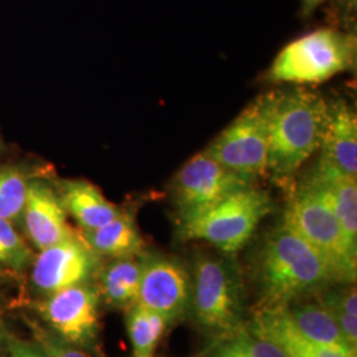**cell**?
Wrapping results in <instances>:
<instances>
[{
  "label": "cell",
  "mask_w": 357,
  "mask_h": 357,
  "mask_svg": "<svg viewBox=\"0 0 357 357\" xmlns=\"http://www.w3.org/2000/svg\"><path fill=\"white\" fill-rule=\"evenodd\" d=\"M255 275L259 307L268 308H284L333 284L320 255L282 222L261 245Z\"/></svg>",
  "instance_id": "obj_1"
},
{
  "label": "cell",
  "mask_w": 357,
  "mask_h": 357,
  "mask_svg": "<svg viewBox=\"0 0 357 357\" xmlns=\"http://www.w3.org/2000/svg\"><path fill=\"white\" fill-rule=\"evenodd\" d=\"M328 119V103L311 90L275 91L268 131V172L289 181L318 153Z\"/></svg>",
  "instance_id": "obj_2"
},
{
  "label": "cell",
  "mask_w": 357,
  "mask_h": 357,
  "mask_svg": "<svg viewBox=\"0 0 357 357\" xmlns=\"http://www.w3.org/2000/svg\"><path fill=\"white\" fill-rule=\"evenodd\" d=\"M191 282L188 315L213 340L248 324L243 277L231 255H199Z\"/></svg>",
  "instance_id": "obj_3"
},
{
  "label": "cell",
  "mask_w": 357,
  "mask_h": 357,
  "mask_svg": "<svg viewBox=\"0 0 357 357\" xmlns=\"http://www.w3.org/2000/svg\"><path fill=\"white\" fill-rule=\"evenodd\" d=\"M282 224L301 236L323 259L333 284H354L357 252L345 238L340 222L321 192L303 181L293 192Z\"/></svg>",
  "instance_id": "obj_4"
},
{
  "label": "cell",
  "mask_w": 357,
  "mask_h": 357,
  "mask_svg": "<svg viewBox=\"0 0 357 357\" xmlns=\"http://www.w3.org/2000/svg\"><path fill=\"white\" fill-rule=\"evenodd\" d=\"M273 211L268 193L255 185L234 192L203 212L178 222L181 241L202 240L227 255L240 252Z\"/></svg>",
  "instance_id": "obj_5"
},
{
  "label": "cell",
  "mask_w": 357,
  "mask_h": 357,
  "mask_svg": "<svg viewBox=\"0 0 357 357\" xmlns=\"http://www.w3.org/2000/svg\"><path fill=\"white\" fill-rule=\"evenodd\" d=\"M355 56L352 35L323 28L287 44L275 57L268 77L274 82L320 84L349 69Z\"/></svg>",
  "instance_id": "obj_6"
},
{
  "label": "cell",
  "mask_w": 357,
  "mask_h": 357,
  "mask_svg": "<svg viewBox=\"0 0 357 357\" xmlns=\"http://www.w3.org/2000/svg\"><path fill=\"white\" fill-rule=\"evenodd\" d=\"M275 91L249 103L205 151L231 171L257 178L268 174V131Z\"/></svg>",
  "instance_id": "obj_7"
},
{
  "label": "cell",
  "mask_w": 357,
  "mask_h": 357,
  "mask_svg": "<svg viewBox=\"0 0 357 357\" xmlns=\"http://www.w3.org/2000/svg\"><path fill=\"white\" fill-rule=\"evenodd\" d=\"M255 183V178L222 166L205 150L196 153L178 169L172 181V199L178 208V220L200 213Z\"/></svg>",
  "instance_id": "obj_8"
},
{
  "label": "cell",
  "mask_w": 357,
  "mask_h": 357,
  "mask_svg": "<svg viewBox=\"0 0 357 357\" xmlns=\"http://www.w3.org/2000/svg\"><path fill=\"white\" fill-rule=\"evenodd\" d=\"M100 301L97 287L81 283L44 298L38 305L50 330L85 352H97L100 340Z\"/></svg>",
  "instance_id": "obj_9"
},
{
  "label": "cell",
  "mask_w": 357,
  "mask_h": 357,
  "mask_svg": "<svg viewBox=\"0 0 357 357\" xmlns=\"http://www.w3.org/2000/svg\"><path fill=\"white\" fill-rule=\"evenodd\" d=\"M138 303L175 324L188 315L191 301V275L172 257L143 252Z\"/></svg>",
  "instance_id": "obj_10"
},
{
  "label": "cell",
  "mask_w": 357,
  "mask_h": 357,
  "mask_svg": "<svg viewBox=\"0 0 357 357\" xmlns=\"http://www.w3.org/2000/svg\"><path fill=\"white\" fill-rule=\"evenodd\" d=\"M31 265L33 287L48 296L91 281L100 270V257L90 250L77 233L70 240L40 250Z\"/></svg>",
  "instance_id": "obj_11"
},
{
  "label": "cell",
  "mask_w": 357,
  "mask_h": 357,
  "mask_svg": "<svg viewBox=\"0 0 357 357\" xmlns=\"http://www.w3.org/2000/svg\"><path fill=\"white\" fill-rule=\"evenodd\" d=\"M28 241L38 252L76 237L66 221L63 203L51 184L40 178L29 181L26 203L19 222Z\"/></svg>",
  "instance_id": "obj_12"
},
{
  "label": "cell",
  "mask_w": 357,
  "mask_h": 357,
  "mask_svg": "<svg viewBox=\"0 0 357 357\" xmlns=\"http://www.w3.org/2000/svg\"><path fill=\"white\" fill-rule=\"evenodd\" d=\"M319 151V162L312 174L357 178L356 112L343 100L328 103V119Z\"/></svg>",
  "instance_id": "obj_13"
},
{
  "label": "cell",
  "mask_w": 357,
  "mask_h": 357,
  "mask_svg": "<svg viewBox=\"0 0 357 357\" xmlns=\"http://www.w3.org/2000/svg\"><path fill=\"white\" fill-rule=\"evenodd\" d=\"M248 328L278 345L287 357H345L310 340L293 326L283 308L258 307Z\"/></svg>",
  "instance_id": "obj_14"
},
{
  "label": "cell",
  "mask_w": 357,
  "mask_h": 357,
  "mask_svg": "<svg viewBox=\"0 0 357 357\" xmlns=\"http://www.w3.org/2000/svg\"><path fill=\"white\" fill-rule=\"evenodd\" d=\"M57 193L66 215L76 220L81 230L101 228L123 211L109 202L97 185L86 180H63Z\"/></svg>",
  "instance_id": "obj_15"
},
{
  "label": "cell",
  "mask_w": 357,
  "mask_h": 357,
  "mask_svg": "<svg viewBox=\"0 0 357 357\" xmlns=\"http://www.w3.org/2000/svg\"><path fill=\"white\" fill-rule=\"evenodd\" d=\"M79 238L94 255L107 258L139 257L144 252V241L134 216L122 211L114 220L101 228L81 230Z\"/></svg>",
  "instance_id": "obj_16"
},
{
  "label": "cell",
  "mask_w": 357,
  "mask_h": 357,
  "mask_svg": "<svg viewBox=\"0 0 357 357\" xmlns=\"http://www.w3.org/2000/svg\"><path fill=\"white\" fill-rule=\"evenodd\" d=\"M283 310L294 327L310 340L345 357H357L356 348L348 343L336 320L318 302L299 301Z\"/></svg>",
  "instance_id": "obj_17"
},
{
  "label": "cell",
  "mask_w": 357,
  "mask_h": 357,
  "mask_svg": "<svg viewBox=\"0 0 357 357\" xmlns=\"http://www.w3.org/2000/svg\"><path fill=\"white\" fill-rule=\"evenodd\" d=\"M139 257L115 258L98 270V291L107 306L126 311L138 303L141 284Z\"/></svg>",
  "instance_id": "obj_18"
},
{
  "label": "cell",
  "mask_w": 357,
  "mask_h": 357,
  "mask_svg": "<svg viewBox=\"0 0 357 357\" xmlns=\"http://www.w3.org/2000/svg\"><path fill=\"white\" fill-rule=\"evenodd\" d=\"M305 181L321 192L337 217L349 246L357 252V178L320 176L311 172Z\"/></svg>",
  "instance_id": "obj_19"
},
{
  "label": "cell",
  "mask_w": 357,
  "mask_h": 357,
  "mask_svg": "<svg viewBox=\"0 0 357 357\" xmlns=\"http://www.w3.org/2000/svg\"><path fill=\"white\" fill-rule=\"evenodd\" d=\"M168 327L162 315L139 303L126 310V328L135 357L153 355Z\"/></svg>",
  "instance_id": "obj_20"
},
{
  "label": "cell",
  "mask_w": 357,
  "mask_h": 357,
  "mask_svg": "<svg viewBox=\"0 0 357 357\" xmlns=\"http://www.w3.org/2000/svg\"><path fill=\"white\" fill-rule=\"evenodd\" d=\"M204 357H287L278 345L257 335L248 324L234 333L215 339Z\"/></svg>",
  "instance_id": "obj_21"
},
{
  "label": "cell",
  "mask_w": 357,
  "mask_h": 357,
  "mask_svg": "<svg viewBox=\"0 0 357 357\" xmlns=\"http://www.w3.org/2000/svg\"><path fill=\"white\" fill-rule=\"evenodd\" d=\"M35 178L22 166L0 167V218L20 222L29 181Z\"/></svg>",
  "instance_id": "obj_22"
},
{
  "label": "cell",
  "mask_w": 357,
  "mask_h": 357,
  "mask_svg": "<svg viewBox=\"0 0 357 357\" xmlns=\"http://www.w3.org/2000/svg\"><path fill=\"white\" fill-rule=\"evenodd\" d=\"M33 258L31 246L15 224L0 218V265L13 271H23L31 266Z\"/></svg>",
  "instance_id": "obj_23"
},
{
  "label": "cell",
  "mask_w": 357,
  "mask_h": 357,
  "mask_svg": "<svg viewBox=\"0 0 357 357\" xmlns=\"http://www.w3.org/2000/svg\"><path fill=\"white\" fill-rule=\"evenodd\" d=\"M31 327L35 332V342L41 348L44 357H89L85 351L66 343L51 330L40 328L36 324H31Z\"/></svg>",
  "instance_id": "obj_24"
},
{
  "label": "cell",
  "mask_w": 357,
  "mask_h": 357,
  "mask_svg": "<svg viewBox=\"0 0 357 357\" xmlns=\"http://www.w3.org/2000/svg\"><path fill=\"white\" fill-rule=\"evenodd\" d=\"M7 357H44L38 343H29L24 340H13L8 344Z\"/></svg>",
  "instance_id": "obj_25"
},
{
  "label": "cell",
  "mask_w": 357,
  "mask_h": 357,
  "mask_svg": "<svg viewBox=\"0 0 357 357\" xmlns=\"http://www.w3.org/2000/svg\"><path fill=\"white\" fill-rule=\"evenodd\" d=\"M302 1V13L303 15H311L320 4H323L326 0H301Z\"/></svg>",
  "instance_id": "obj_26"
},
{
  "label": "cell",
  "mask_w": 357,
  "mask_h": 357,
  "mask_svg": "<svg viewBox=\"0 0 357 357\" xmlns=\"http://www.w3.org/2000/svg\"><path fill=\"white\" fill-rule=\"evenodd\" d=\"M7 333H6V328H4V324H3V319H1V315H0V348L3 345L7 343Z\"/></svg>",
  "instance_id": "obj_27"
},
{
  "label": "cell",
  "mask_w": 357,
  "mask_h": 357,
  "mask_svg": "<svg viewBox=\"0 0 357 357\" xmlns=\"http://www.w3.org/2000/svg\"><path fill=\"white\" fill-rule=\"evenodd\" d=\"M3 268H3V266H1V265H0V273H1V271H3Z\"/></svg>",
  "instance_id": "obj_28"
},
{
  "label": "cell",
  "mask_w": 357,
  "mask_h": 357,
  "mask_svg": "<svg viewBox=\"0 0 357 357\" xmlns=\"http://www.w3.org/2000/svg\"><path fill=\"white\" fill-rule=\"evenodd\" d=\"M0 150H1V139H0Z\"/></svg>",
  "instance_id": "obj_29"
},
{
  "label": "cell",
  "mask_w": 357,
  "mask_h": 357,
  "mask_svg": "<svg viewBox=\"0 0 357 357\" xmlns=\"http://www.w3.org/2000/svg\"><path fill=\"white\" fill-rule=\"evenodd\" d=\"M143 357H155L153 355H151V356H143Z\"/></svg>",
  "instance_id": "obj_30"
}]
</instances>
